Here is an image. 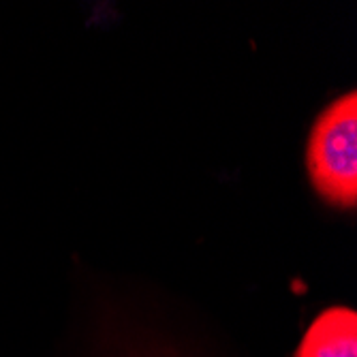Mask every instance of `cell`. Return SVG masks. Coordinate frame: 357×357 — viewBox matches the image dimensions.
Listing matches in <instances>:
<instances>
[{
  "label": "cell",
  "instance_id": "cell-1",
  "mask_svg": "<svg viewBox=\"0 0 357 357\" xmlns=\"http://www.w3.org/2000/svg\"><path fill=\"white\" fill-rule=\"evenodd\" d=\"M306 169L310 184L330 206L353 210L357 204V92L349 90L314 120Z\"/></svg>",
  "mask_w": 357,
  "mask_h": 357
},
{
  "label": "cell",
  "instance_id": "cell-2",
  "mask_svg": "<svg viewBox=\"0 0 357 357\" xmlns=\"http://www.w3.org/2000/svg\"><path fill=\"white\" fill-rule=\"evenodd\" d=\"M296 357H357V314L334 306L323 310L306 330Z\"/></svg>",
  "mask_w": 357,
  "mask_h": 357
}]
</instances>
